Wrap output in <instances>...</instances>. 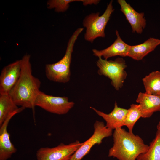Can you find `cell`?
<instances>
[{
	"label": "cell",
	"instance_id": "cell-11",
	"mask_svg": "<svg viewBox=\"0 0 160 160\" xmlns=\"http://www.w3.org/2000/svg\"><path fill=\"white\" fill-rule=\"evenodd\" d=\"M90 108L104 119L107 127L115 129L124 126L128 110L118 107L116 102H115L113 109L108 114L105 113L92 107H90Z\"/></svg>",
	"mask_w": 160,
	"mask_h": 160
},
{
	"label": "cell",
	"instance_id": "cell-15",
	"mask_svg": "<svg viewBox=\"0 0 160 160\" xmlns=\"http://www.w3.org/2000/svg\"><path fill=\"white\" fill-rule=\"evenodd\" d=\"M159 44L160 39L151 37L142 44L131 46L127 56L137 60H141Z\"/></svg>",
	"mask_w": 160,
	"mask_h": 160
},
{
	"label": "cell",
	"instance_id": "cell-21",
	"mask_svg": "<svg viewBox=\"0 0 160 160\" xmlns=\"http://www.w3.org/2000/svg\"><path fill=\"white\" fill-rule=\"evenodd\" d=\"M100 1L98 0H81V2H82L84 6L92 4L96 5L99 3Z\"/></svg>",
	"mask_w": 160,
	"mask_h": 160
},
{
	"label": "cell",
	"instance_id": "cell-22",
	"mask_svg": "<svg viewBox=\"0 0 160 160\" xmlns=\"http://www.w3.org/2000/svg\"><path fill=\"white\" fill-rule=\"evenodd\" d=\"M157 130L160 132V120L157 126Z\"/></svg>",
	"mask_w": 160,
	"mask_h": 160
},
{
	"label": "cell",
	"instance_id": "cell-17",
	"mask_svg": "<svg viewBox=\"0 0 160 160\" xmlns=\"http://www.w3.org/2000/svg\"><path fill=\"white\" fill-rule=\"evenodd\" d=\"M145 93L160 95V71H153L142 79Z\"/></svg>",
	"mask_w": 160,
	"mask_h": 160
},
{
	"label": "cell",
	"instance_id": "cell-12",
	"mask_svg": "<svg viewBox=\"0 0 160 160\" xmlns=\"http://www.w3.org/2000/svg\"><path fill=\"white\" fill-rule=\"evenodd\" d=\"M117 38L114 42L108 47L102 50L93 49V55L96 57H103L107 60L113 57L127 56L131 46L124 42L120 36L118 31H116Z\"/></svg>",
	"mask_w": 160,
	"mask_h": 160
},
{
	"label": "cell",
	"instance_id": "cell-13",
	"mask_svg": "<svg viewBox=\"0 0 160 160\" xmlns=\"http://www.w3.org/2000/svg\"><path fill=\"white\" fill-rule=\"evenodd\" d=\"M18 113L16 112L11 114L0 126V160H7L17 151L10 140L7 127L11 118Z\"/></svg>",
	"mask_w": 160,
	"mask_h": 160
},
{
	"label": "cell",
	"instance_id": "cell-7",
	"mask_svg": "<svg viewBox=\"0 0 160 160\" xmlns=\"http://www.w3.org/2000/svg\"><path fill=\"white\" fill-rule=\"evenodd\" d=\"M82 144L76 140L68 144L61 143L53 148L41 147L36 151L37 160H70Z\"/></svg>",
	"mask_w": 160,
	"mask_h": 160
},
{
	"label": "cell",
	"instance_id": "cell-14",
	"mask_svg": "<svg viewBox=\"0 0 160 160\" xmlns=\"http://www.w3.org/2000/svg\"><path fill=\"white\" fill-rule=\"evenodd\" d=\"M143 118L150 117L156 112L160 111V95L140 92L136 99Z\"/></svg>",
	"mask_w": 160,
	"mask_h": 160
},
{
	"label": "cell",
	"instance_id": "cell-6",
	"mask_svg": "<svg viewBox=\"0 0 160 160\" xmlns=\"http://www.w3.org/2000/svg\"><path fill=\"white\" fill-rule=\"evenodd\" d=\"M75 103L70 101L65 96H55L47 95L40 91L36 98L35 106H39L46 111L58 115L67 113Z\"/></svg>",
	"mask_w": 160,
	"mask_h": 160
},
{
	"label": "cell",
	"instance_id": "cell-5",
	"mask_svg": "<svg viewBox=\"0 0 160 160\" xmlns=\"http://www.w3.org/2000/svg\"><path fill=\"white\" fill-rule=\"evenodd\" d=\"M96 64L98 68L97 73L110 79L111 84L117 90L123 86L127 76L125 69L127 67L125 60L118 58L114 60L103 59L99 57Z\"/></svg>",
	"mask_w": 160,
	"mask_h": 160
},
{
	"label": "cell",
	"instance_id": "cell-19",
	"mask_svg": "<svg viewBox=\"0 0 160 160\" xmlns=\"http://www.w3.org/2000/svg\"><path fill=\"white\" fill-rule=\"evenodd\" d=\"M128 110L124 126L127 127L129 132H132L135 124L138 119L142 117V114L139 104H131Z\"/></svg>",
	"mask_w": 160,
	"mask_h": 160
},
{
	"label": "cell",
	"instance_id": "cell-9",
	"mask_svg": "<svg viewBox=\"0 0 160 160\" xmlns=\"http://www.w3.org/2000/svg\"><path fill=\"white\" fill-rule=\"evenodd\" d=\"M21 68V59L3 68L0 75V95L9 94L19 78Z\"/></svg>",
	"mask_w": 160,
	"mask_h": 160
},
{
	"label": "cell",
	"instance_id": "cell-10",
	"mask_svg": "<svg viewBox=\"0 0 160 160\" xmlns=\"http://www.w3.org/2000/svg\"><path fill=\"white\" fill-rule=\"evenodd\" d=\"M117 2L120 6L121 11L130 23L132 32L141 33L146 24L144 13L136 12L124 0H118Z\"/></svg>",
	"mask_w": 160,
	"mask_h": 160
},
{
	"label": "cell",
	"instance_id": "cell-4",
	"mask_svg": "<svg viewBox=\"0 0 160 160\" xmlns=\"http://www.w3.org/2000/svg\"><path fill=\"white\" fill-rule=\"evenodd\" d=\"M111 0L108 4L103 13L100 16V13H92L86 16L83 21V26L86 28L85 39L91 43L98 37H105V30L112 13L114 11Z\"/></svg>",
	"mask_w": 160,
	"mask_h": 160
},
{
	"label": "cell",
	"instance_id": "cell-18",
	"mask_svg": "<svg viewBox=\"0 0 160 160\" xmlns=\"http://www.w3.org/2000/svg\"><path fill=\"white\" fill-rule=\"evenodd\" d=\"M136 160H160V132L157 130L155 137L150 143L148 150L140 154Z\"/></svg>",
	"mask_w": 160,
	"mask_h": 160
},
{
	"label": "cell",
	"instance_id": "cell-2",
	"mask_svg": "<svg viewBox=\"0 0 160 160\" xmlns=\"http://www.w3.org/2000/svg\"><path fill=\"white\" fill-rule=\"evenodd\" d=\"M113 137V144L109 150L108 156L119 160H136L149 148L139 135L127 132L122 127L115 129Z\"/></svg>",
	"mask_w": 160,
	"mask_h": 160
},
{
	"label": "cell",
	"instance_id": "cell-3",
	"mask_svg": "<svg viewBox=\"0 0 160 160\" xmlns=\"http://www.w3.org/2000/svg\"><path fill=\"white\" fill-rule=\"evenodd\" d=\"M83 30V28H79L73 32L68 42L65 54L60 60L56 63L46 65L45 74L49 80L63 83L69 81L71 75V64L74 45Z\"/></svg>",
	"mask_w": 160,
	"mask_h": 160
},
{
	"label": "cell",
	"instance_id": "cell-16",
	"mask_svg": "<svg viewBox=\"0 0 160 160\" xmlns=\"http://www.w3.org/2000/svg\"><path fill=\"white\" fill-rule=\"evenodd\" d=\"M25 108H19L9 95H0V126L11 114Z\"/></svg>",
	"mask_w": 160,
	"mask_h": 160
},
{
	"label": "cell",
	"instance_id": "cell-20",
	"mask_svg": "<svg viewBox=\"0 0 160 160\" xmlns=\"http://www.w3.org/2000/svg\"><path fill=\"white\" fill-rule=\"evenodd\" d=\"M81 0H49L47 3V7L49 9H54L55 12H63L68 9L70 3L76 1L81 2Z\"/></svg>",
	"mask_w": 160,
	"mask_h": 160
},
{
	"label": "cell",
	"instance_id": "cell-8",
	"mask_svg": "<svg viewBox=\"0 0 160 160\" xmlns=\"http://www.w3.org/2000/svg\"><path fill=\"white\" fill-rule=\"evenodd\" d=\"M94 131L91 137L83 143L70 160H81L96 144H100L104 138L112 135L113 129L107 127L102 121H96L94 125Z\"/></svg>",
	"mask_w": 160,
	"mask_h": 160
},
{
	"label": "cell",
	"instance_id": "cell-1",
	"mask_svg": "<svg viewBox=\"0 0 160 160\" xmlns=\"http://www.w3.org/2000/svg\"><path fill=\"white\" fill-rule=\"evenodd\" d=\"M30 58V55L25 54L21 59L20 76L9 95L18 106L31 109L34 112L35 101L40 91L41 82L32 74Z\"/></svg>",
	"mask_w": 160,
	"mask_h": 160
}]
</instances>
